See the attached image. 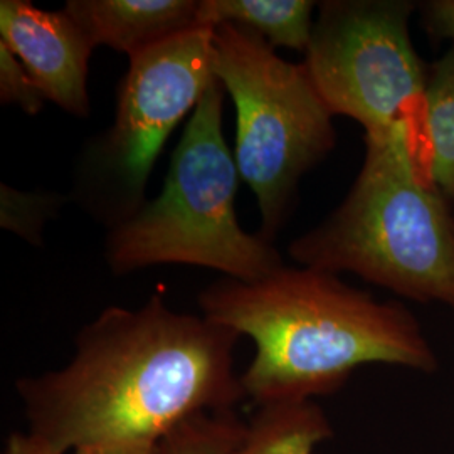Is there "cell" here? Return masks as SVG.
I'll list each match as a JSON object with an SVG mask.
<instances>
[{
    "mask_svg": "<svg viewBox=\"0 0 454 454\" xmlns=\"http://www.w3.org/2000/svg\"><path fill=\"white\" fill-rule=\"evenodd\" d=\"M429 29L441 37L454 39V0H438L427 5Z\"/></svg>",
    "mask_w": 454,
    "mask_h": 454,
    "instance_id": "e0dca14e",
    "label": "cell"
},
{
    "mask_svg": "<svg viewBox=\"0 0 454 454\" xmlns=\"http://www.w3.org/2000/svg\"><path fill=\"white\" fill-rule=\"evenodd\" d=\"M354 187L290 246L303 268L350 271L406 298L454 309V215L406 146L365 140Z\"/></svg>",
    "mask_w": 454,
    "mask_h": 454,
    "instance_id": "3957f363",
    "label": "cell"
},
{
    "mask_svg": "<svg viewBox=\"0 0 454 454\" xmlns=\"http://www.w3.org/2000/svg\"><path fill=\"white\" fill-rule=\"evenodd\" d=\"M246 431L234 411L202 412L160 439L163 454H232Z\"/></svg>",
    "mask_w": 454,
    "mask_h": 454,
    "instance_id": "4fadbf2b",
    "label": "cell"
},
{
    "mask_svg": "<svg viewBox=\"0 0 454 454\" xmlns=\"http://www.w3.org/2000/svg\"><path fill=\"white\" fill-rule=\"evenodd\" d=\"M74 454H163L160 441H110L74 450Z\"/></svg>",
    "mask_w": 454,
    "mask_h": 454,
    "instance_id": "2e32d148",
    "label": "cell"
},
{
    "mask_svg": "<svg viewBox=\"0 0 454 454\" xmlns=\"http://www.w3.org/2000/svg\"><path fill=\"white\" fill-rule=\"evenodd\" d=\"M426 120L433 148V179L446 199H454V48L427 74Z\"/></svg>",
    "mask_w": 454,
    "mask_h": 454,
    "instance_id": "7c38bea8",
    "label": "cell"
},
{
    "mask_svg": "<svg viewBox=\"0 0 454 454\" xmlns=\"http://www.w3.org/2000/svg\"><path fill=\"white\" fill-rule=\"evenodd\" d=\"M199 307L207 320L254 341L241 384L258 407L333 394L364 364L438 367L409 309L318 270L283 266L253 283L223 278L199 294Z\"/></svg>",
    "mask_w": 454,
    "mask_h": 454,
    "instance_id": "7a4b0ae2",
    "label": "cell"
},
{
    "mask_svg": "<svg viewBox=\"0 0 454 454\" xmlns=\"http://www.w3.org/2000/svg\"><path fill=\"white\" fill-rule=\"evenodd\" d=\"M332 436V424L315 401L278 403L258 409L232 454H313Z\"/></svg>",
    "mask_w": 454,
    "mask_h": 454,
    "instance_id": "8fae6325",
    "label": "cell"
},
{
    "mask_svg": "<svg viewBox=\"0 0 454 454\" xmlns=\"http://www.w3.org/2000/svg\"><path fill=\"white\" fill-rule=\"evenodd\" d=\"M91 44L129 58L199 24L200 0H67L63 7Z\"/></svg>",
    "mask_w": 454,
    "mask_h": 454,
    "instance_id": "9c48e42d",
    "label": "cell"
},
{
    "mask_svg": "<svg viewBox=\"0 0 454 454\" xmlns=\"http://www.w3.org/2000/svg\"><path fill=\"white\" fill-rule=\"evenodd\" d=\"M309 0H200L199 24H232L258 34L273 48L307 52L313 33Z\"/></svg>",
    "mask_w": 454,
    "mask_h": 454,
    "instance_id": "30bf717a",
    "label": "cell"
},
{
    "mask_svg": "<svg viewBox=\"0 0 454 454\" xmlns=\"http://www.w3.org/2000/svg\"><path fill=\"white\" fill-rule=\"evenodd\" d=\"M223 112L224 88L215 80L185 125L160 195L110 229L105 256L114 275L191 264L253 283L285 266L273 244L238 221L241 176L223 133Z\"/></svg>",
    "mask_w": 454,
    "mask_h": 454,
    "instance_id": "277c9868",
    "label": "cell"
},
{
    "mask_svg": "<svg viewBox=\"0 0 454 454\" xmlns=\"http://www.w3.org/2000/svg\"><path fill=\"white\" fill-rule=\"evenodd\" d=\"M0 43L16 56L48 101L88 118L90 58L95 46L65 9L43 11L27 0L0 2Z\"/></svg>",
    "mask_w": 454,
    "mask_h": 454,
    "instance_id": "ba28073f",
    "label": "cell"
},
{
    "mask_svg": "<svg viewBox=\"0 0 454 454\" xmlns=\"http://www.w3.org/2000/svg\"><path fill=\"white\" fill-rule=\"evenodd\" d=\"M5 454H58L29 433H16L7 441Z\"/></svg>",
    "mask_w": 454,
    "mask_h": 454,
    "instance_id": "ac0fdd59",
    "label": "cell"
},
{
    "mask_svg": "<svg viewBox=\"0 0 454 454\" xmlns=\"http://www.w3.org/2000/svg\"><path fill=\"white\" fill-rule=\"evenodd\" d=\"M214 52L215 76L236 106L234 159L258 199L260 236L271 243L298 182L335 146L333 114L305 65L278 56L258 34L221 24Z\"/></svg>",
    "mask_w": 454,
    "mask_h": 454,
    "instance_id": "5b68a950",
    "label": "cell"
},
{
    "mask_svg": "<svg viewBox=\"0 0 454 454\" xmlns=\"http://www.w3.org/2000/svg\"><path fill=\"white\" fill-rule=\"evenodd\" d=\"M0 101L4 105H17L27 114L41 112L48 101L33 76L16 56L0 43Z\"/></svg>",
    "mask_w": 454,
    "mask_h": 454,
    "instance_id": "9a60e30c",
    "label": "cell"
},
{
    "mask_svg": "<svg viewBox=\"0 0 454 454\" xmlns=\"http://www.w3.org/2000/svg\"><path fill=\"white\" fill-rule=\"evenodd\" d=\"M412 9L397 0L324 2L303 65L330 114L354 118L365 140L403 144L433 179L427 74L409 35Z\"/></svg>",
    "mask_w": 454,
    "mask_h": 454,
    "instance_id": "8992f818",
    "label": "cell"
},
{
    "mask_svg": "<svg viewBox=\"0 0 454 454\" xmlns=\"http://www.w3.org/2000/svg\"><path fill=\"white\" fill-rule=\"evenodd\" d=\"M214 29L195 27L130 56L114 127L82 155L74 197L110 229L145 204L146 184L180 120L217 80Z\"/></svg>",
    "mask_w": 454,
    "mask_h": 454,
    "instance_id": "52a82bcc",
    "label": "cell"
},
{
    "mask_svg": "<svg viewBox=\"0 0 454 454\" xmlns=\"http://www.w3.org/2000/svg\"><path fill=\"white\" fill-rule=\"evenodd\" d=\"M239 333L167 307H108L82 326L59 371L22 377L16 390L29 434L54 453L110 441H160L202 412L234 411Z\"/></svg>",
    "mask_w": 454,
    "mask_h": 454,
    "instance_id": "6da1fadb",
    "label": "cell"
},
{
    "mask_svg": "<svg viewBox=\"0 0 454 454\" xmlns=\"http://www.w3.org/2000/svg\"><path fill=\"white\" fill-rule=\"evenodd\" d=\"M0 226L33 244H41L44 223L54 217L65 200L59 195L19 192L5 184L0 185Z\"/></svg>",
    "mask_w": 454,
    "mask_h": 454,
    "instance_id": "5bb4252c",
    "label": "cell"
}]
</instances>
